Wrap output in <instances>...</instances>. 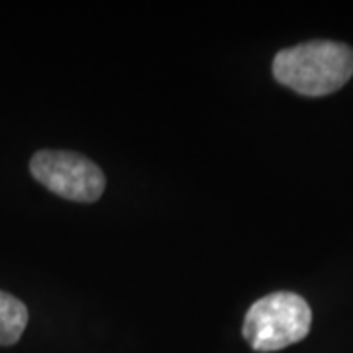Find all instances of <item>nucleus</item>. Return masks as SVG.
<instances>
[{"mask_svg":"<svg viewBox=\"0 0 353 353\" xmlns=\"http://www.w3.org/2000/svg\"><path fill=\"white\" fill-rule=\"evenodd\" d=\"M273 75L281 85L304 97H326L353 75V50L340 41L316 39L279 51Z\"/></svg>","mask_w":353,"mask_h":353,"instance_id":"obj_1","label":"nucleus"},{"mask_svg":"<svg viewBox=\"0 0 353 353\" xmlns=\"http://www.w3.org/2000/svg\"><path fill=\"white\" fill-rule=\"evenodd\" d=\"M312 326V310L301 294L273 292L248 310L241 334L255 352L285 350L303 341Z\"/></svg>","mask_w":353,"mask_h":353,"instance_id":"obj_2","label":"nucleus"},{"mask_svg":"<svg viewBox=\"0 0 353 353\" xmlns=\"http://www.w3.org/2000/svg\"><path fill=\"white\" fill-rule=\"evenodd\" d=\"M30 171L39 185L67 201L94 202L106 189L101 167L73 152H38L30 161Z\"/></svg>","mask_w":353,"mask_h":353,"instance_id":"obj_3","label":"nucleus"},{"mask_svg":"<svg viewBox=\"0 0 353 353\" xmlns=\"http://www.w3.org/2000/svg\"><path fill=\"white\" fill-rule=\"evenodd\" d=\"M28 326V308L16 296L0 290V345H12Z\"/></svg>","mask_w":353,"mask_h":353,"instance_id":"obj_4","label":"nucleus"}]
</instances>
